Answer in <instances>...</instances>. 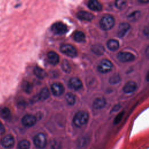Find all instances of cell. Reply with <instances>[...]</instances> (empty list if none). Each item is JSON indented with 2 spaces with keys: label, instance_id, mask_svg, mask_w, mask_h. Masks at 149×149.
<instances>
[{
  "label": "cell",
  "instance_id": "obj_1",
  "mask_svg": "<svg viewBox=\"0 0 149 149\" xmlns=\"http://www.w3.org/2000/svg\"><path fill=\"white\" fill-rule=\"evenodd\" d=\"M88 120V115L86 112L81 111L77 112L74 116L73 121L74 125L81 127L87 124Z\"/></svg>",
  "mask_w": 149,
  "mask_h": 149
},
{
  "label": "cell",
  "instance_id": "obj_2",
  "mask_svg": "<svg viewBox=\"0 0 149 149\" xmlns=\"http://www.w3.org/2000/svg\"><path fill=\"white\" fill-rule=\"evenodd\" d=\"M115 24L114 18L110 15H104L100 22V27L104 30H108L113 27Z\"/></svg>",
  "mask_w": 149,
  "mask_h": 149
},
{
  "label": "cell",
  "instance_id": "obj_3",
  "mask_svg": "<svg viewBox=\"0 0 149 149\" xmlns=\"http://www.w3.org/2000/svg\"><path fill=\"white\" fill-rule=\"evenodd\" d=\"M61 51L64 54L70 57H75L77 54L76 49L72 45L70 44H63L60 47Z\"/></svg>",
  "mask_w": 149,
  "mask_h": 149
},
{
  "label": "cell",
  "instance_id": "obj_4",
  "mask_svg": "<svg viewBox=\"0 0 149 149\" xmlns=\"http://www.w3.org/2000/svg\"><path fill=\"white\" fill-rule=\"evenodd\" d=\"M51 30L56 34L62 35L67 32L68 27L62 22H56L52 25Z\"/></svg>",
  "mask_w": 149,
  "mask_h": 149
},
{
  "label": "cell",
  "instance_id": "obj_5",
  "mask_svg": "<svg viewBox=\"0 0 149 149\" xmlns=\"http://www.w3.org/2000/svg\"><path fill=\"white\" fill-rule=\"evenodd\" d=\"M112 68V63L108 59L102 60L97 66L98 70L102 73H106L111 70Z\"/></svg>",
  "mask_w": 149,
  "mask_h": 149
},
{
  "label": "cell",
  "instance_id": "obj_6",
  "mask_svg": "<svg viewBox=\"0 0 149 149\" xmlns=\"http://www.w3.org/2000/svg\"><path fill=\"white\" fill-rule=\"evenodd\" d=\"M34 145L38 148H44L47 144V139L43 133L36 134L33 139Z\"/></svg>",
  "mask_w": 149,
  "mask_h": 149
},
{
  "label": "cell",
  "instance_id": "obj_7",
  "mask_svg": "<svg viewBox=\"0 0 149 149\" xmlns=\"http://www.w3.org/2000/svg\"><path fill=\"white\" fill-rule=\"evenodd\" d=\"M37 122L36 118L31 114H27L24 115L22 119V124L26 127H31L34 126Z\"/></svg>",
  "mask_w": 149,
  "mask_h": 149
},
{
  "label": "cell",
  "instance_id": "obj_8",
  "mask_svg": "<svg viewBox=\"0 0 149 149\" xmlns=\"http://www.w3.org/2000/svg\"><path fill=\"white\" fill-rule=\"evenodd\" d=\"M118 59L123 62L133 61L135 57L133 54L129 52H120L117 55Z\"/></svg>",
  "mask_w": 149,
  "mask_h": 149
},
{
  "label": "cell",
  "instance_id": "obj_9",
  "mask_svg": "<svg viewBox=\"0 0 149 149\" xmlns=\"http://www.w3.org/2000/svg\"><path fill=\"white\" fill-rule=\"evenodd\" d=\"M51 89L52 94L56 96H59L62 95L65 91L63 86L60 83H53L51 86Z\"/></svg>",
  "mask_w": 149,
  "mask_h": 149
},
{
  "label": "cell",
  "instance_id": "obj_10",
  "mask_svg": "<svg viewBox=\"0 0 149 149\" xmlns=\"http://www.w3.org/2000/svg\"><path fill=\"white\" fill-rule=\"evenodd\" d=\"M81 81L77 77H72L69 81V86L70 88L78 90L80 89L82 87Z\"/></svg>",
  "mask_w": 149,
  "mask_h": 149
},
{
  "label": "cell",
  "instance_id": "obj_11",
  "mask_svg": "<svg viewBox=\"0 0 149 149\" xmlns=\"http://www.w3.org/2000/svg\"><path fill=\"white\" fill-rule=\"evenodd\" d=\"M1 143L2 146L5 147V148H10L12 147L15 143V140L13 137L10 135V134H8L6 135L5 136H4L2 140H1Z\"/></svg>",
  "mask_w": 149,
  "mask_h": 149
},
{
  "label": "cell",
  "instance_id": "obj_12",
  "mask_svg": "<svg viewBox=\"0 0 149 149\" xmlns=\"http://www.w3.org/2000/svg\"><path fill=\"white\" fill-rule=\"evenodd\" d=\"M48 62L52 65H56L59 61V55L54 51H49L47 54Z\"/></svg>",
  "mask_w": 149,
  "mask_h": 149
},
{
  "label": "cell",
  "instance_id": "obj_13",
  "mask_svg": "<svg viewBox=\"0 0 149 149\" xmlns=\"http://www.w3.org/2000/svg\"><path fill=\"white\" fill-rule=\"evenodd\" d=\"M130 24L127 23H122L119 24L118 30V35L119 37H123L130 29Z\"/></svg>",
  "mask_w": 149,
  "mask_h": 149
},
{
  "label": "cell",
  "instance_id": "obj_14",
  "mask_svg": "<svg viewBox=\"0 0 149 149\" xmlns=\"http://www.w3.org/2000/svg\"><path fill=\"white\" fill-rule=\"evenodd\" d=\"M137 88V84L134 81H129L126 83L123 88V90L125 93L129 94L134 92Z\"/></svg>",
  "mask_w": 149,
  "mask_h": 149
},
{
  "label": "cell",
  "instance_id": "obj_15",
  "mask_svg": "<svg viewBox=\"0 0 149 149\" xmlns=\"http://www.w3.org/2000/svg\"><path fill=\"white\" fill-rule=\"evenodd\" d=\"M106 105V100L104 98H97L94 100L93 103V107L94 109H100L105 107Z\"/></svg>",
  "mask_w": 149,
  "mask_h": 149
},
{
  "label": "cell",
  "instance_id": "obj_16",
  "mask_svg": "<svg viewBox=\"0 0 149 149\" xmlns=\"http://www.w3.org/2000/svg\"><path fill=\"white\" fill-rule=\"evenodd\" d=\"M77 16L79 19L81 20H87V21H91L93 20L94 16L90 12L86 11H79L77 14Z\"/></svg>",
  "mask_w": 149,
  "mask_h": 149
},
{
  "label": "cell",
  "instance_id": "obj_17",
  "mask_svg": "<svg viewBox=\"0 0 149 149\" xmlns=\"http://www.w3.org/2000/svg\"><path fill=\"white\" fill-rule=\"evenodd\" d=\"M88 8L94 11H100L102 10L101 4L97 1L91 0L88 2Z\"/></svg>",
  "mask_w": 149,
  "mask_h": 149
},
{
  "label": "cell",
  "instance_id": "obj_18",
  "mask_svg": "<svg viewBox=\"0 0 149 149\" xmlns=\"http://www.w3.org/2000/svg\"><path fill=\"white\" fill-rule=\"evenodd\" d=\"M91 49L93 53L98 55H101L103 54L105 51L104 47L100 44H96L93 45L91 46Z\"/></svg>",
  "mask_w": 149,
  "mask_h": 149
},
{
  "label": "cell",
  "instance_id": "obj_19",
  "mask_svg": "<svg viewBox=\"0 0 149 149\" xmlns=\"http://www.w3.org/2000/svg\"><path fill=\"white\" fill-rule=\"evenodd\" d=\"M107 45L108 49L112 51H116L119 48V42L114 39L109 40L107 43Z\"/></svg>",
  "mask_w": 149,
  "mask_h": 149
},
{
  "label": "cell",
  "instance_id": "obj_20",
  "mask_svg": "<svg viewBox=\"0 0 149 149\" xmlns=\"http://www.w3.org/2000/svg\"><path fill=\"white\" fill-rule=\"evenodd\" d=\"M34 73L39 79H44L47 76L45 71L37 66L34 69Z\"/></svg>",
  "mask_w": 149,
  "mask_h": 149
},
{
  "label": "cell",
  "instance_id": "obj_21",
  "mask_svg": "<svg viewBox=\"0 0 149 149\" xmlns=\"http://www.w3.org/2000/svg\"><path fill=\"white\" fill-rule=\"evenodd\" d=\"M73 38L76 42H84L85 41L86 36L83 32H82L81 31H77L74 34Z\"/></svg>",
  "mask_w": 149,
  "mask_h": 149
},
{
  "label": "cell",
  "instance_id": "obj_22",
  "mask_svg": "<svg viewBox=\"0 0 149 149\" xmlns=\"http://www.w3.org/2000/svg\"><path fill=\"white\" fill-rule=\"evenodd\" d=\"M49 95H50V93H49V90L47 88L44 87L40 91L39 93L38 98L40 100L44 101V100H46L49 97Z\"/></svg>",
  "mask_w": 149,
  "mask_h": 149
},
{
  "label": "cell",
  "instance_id": "obj_23",
  "mask_svg": "<svg viewBox=\"0 0 149 149\" xmlns=\"http://www.w3.org/2000/svg\"><path fill=\"white\" fill-rule=\"evenodd\" d=\"M22 87L23 90L27 94L31 93V91H33V86L31 83H30L28 81H24L22 83Z\"/></svg>",
  "mask_w": 149,
  "mask_h": 149
},
{
  "label": "cell",
  "instance_id": "obj_24",
  "mask_svg": "<svg viewBox=\"0 0 149 149\" xmlns=\"http://www.w3.org/2000/svg\"><path fill=\"white\" fill-rule=\"evenodd\" d=\"M0 116L5 119H8L10 118V111L7 107H3L0 108Z\"/></svg>",
  "mask_w": 149,
  "mask_h": 149
},
{
  "label": "cell",
  "instance_id": "obj_25",
  "mask_svg": "<svg viewBox=\"0 0 149 149\" xmlns=\"http://www.w3.org/2000/svg\"><path fill=\"white\" fill-rule=\"evenodd\" d=\"M65 99H66V102H68V104L69 105H73L75 103V101H76V99H75V97L74 95L71 93H68L66 95H65Z\"/></svg>",
  "mask_w": 149,
  "mask_h": 149
},
{
  "label": "cell",
  "instance_id": "obj_26",
  "mask_svg": "<svg viewBox=\"0 0 149 149\" xmlns=\"http://www.w3.org/2000/svg\"><path fill=\"white\" fill-rule=\"evenodd\" d=\"M30 147V142L27 140H23L18 143V148L19 149H29Z\"/></svg>",
  "mask_w": 149,
  "mask_h": 149
},
{
  "label": "cell",
  "instance_id": "obj_27",
  "mask_svg": "<svg viewBox=\"0 0 149 149\" xmlns=\"http://www.w3.org/2000/svg\"><path fill=\"white\" fill-rule=\"evenodd\" d=\"M62 68L63 69V70L66 73H69L70 72V66L69 63L68 62V61L66 59L63 60L62 63Z\"/></svg>",
  "mask_w": 149,
  "mask_h": 149
},
{
  "label": "cell",
  "instance_id": "obj_28",
  "mask_svg": "<svg viewBox=\"0 0 149 149\" xmlns=\"http://www.w3.org/2000/svg\"><path fill=\"white\" fill-rule=\"evenodd\" d=\"M120 80V77L118 74H114L111 76L109 80V82L111 84H115L119 82Z\"/></svg>",
  "mask_w": 149,
  "mask_h": 149
},
{
  "label": "cell",
  "instance_id": "obj_29",
  "mask_svg": "<svg viewBox=\"0 0 149 149\" xmlns=\"http://www.w3.org/2000/svg\"><path fill=\"white\" fill-rule=\"evenodd\" d=\"M126 1H125L119 0V1H115V6L118 9H122L124 8L126 6Z\"/></svg>",
  "mask_w": 149,
  "mask_h": 149
},
{
  "label": "cell",
  "instance_id": "obj_30",
  "mask_svg": "<svg viewBox=\"0 0 149 149\" xmlns=\"http://www.w3.org/2000/svg\"><path fill=\"white\" fill-rule=\"evenodd\" d=\"M51 148L52 149H61V144L59 141H57L56 140L53 141L51 143Z\"/></svg>",
  "mask_w": 149,
  "mask_h": 149
},
{
  "label": "cell",
  "instance_id": "obj_31",
  "mask_svg": "<svg viewBox=\"0 0 149 149\" xmlns=\"http://www.w3.org/2000/svg\"><path fill=\"white\" fill-rule=\"evenodd\" d=\"M140 12L138 10L137 11H134V12L132 13L129 16V20H135L136 19H137L140 15Z\"/></svg>",
  "mask_w": 149,
  "mask_h": 149
},
{
  "label": "cell",
  "instance_id": "obj_32",
  "mask_svg": "<svg viewBox=\"0 0 149 149\" xmlns=\"http://www.w3.org/2000/svg\"><path fill=\"white\" fill-rule=\"evenodd\" d=\"M123 114V112H122V113H119V114L115 118V120H114V123H118L121 120V119H122V118Z\"/></svg>",
  "mask_w": 149,
  "mask_h": 149
},
{
  "label": "cell",
  "instance_id": "obj_33",
  "mask_svg": "<svg viewBox=\"0 0 149 149\" xmlns=\"http://www.w3.org/2000/svg\"><path fill=\"white\" fill-rule=\"evenodd\" d=\"M5 132V128L3 125H2V123H1V122L0 121V134H3Z\"/></svg>",
  "mask_w": 149,
  "mask_h": 149
},
{
  "label": "cell",
  "instance_id": "obj_34",
  "mask_svg": "<svg viewBox=\"0 0 149 149\" xmlns=\"http://www.w3.org/2000/svg\"><path fill=\"white\" fill-rule=\"evenodd\" d=\"M120 107V106L119 105H115V106L113 107V109H112V111H118V109H119Z\"/></svg>",
  "mask_w": 149,
  "mask_h": 149
}]
</instances>
